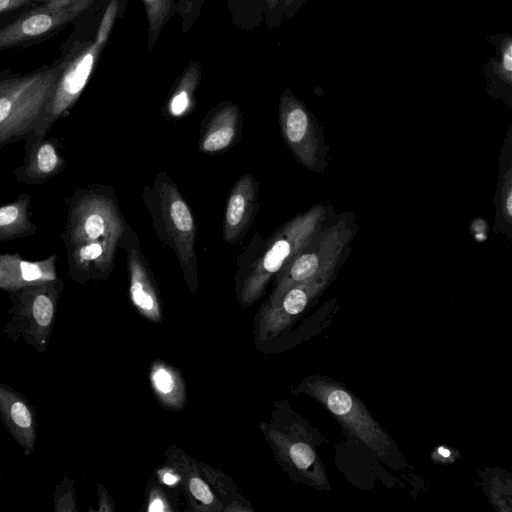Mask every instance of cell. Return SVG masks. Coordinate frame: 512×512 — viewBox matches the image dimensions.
Returning a JSON list of instances; mask_svg holds the SVG:
<instances>
[{
    "mask_svg": "<svg viewBox=\"0 0 512 512\" xmlns=\"http://www.w3.org/2000/svg\"><path fill=\"white\" fill-rule=\"evenodd\" d=\"M75 220L73 260L74 267L81 270L78 282H85L91 276L106 279L127 226L116 202L101 194L87 195Z\"/></svg>",
    "mask_w": 512,
    "mask_h": 512,
    "instance_id": "obj_1",
    "label": "cell"
},
{
    "mask_svg": "<svg viewBox=\"0 0 512 512\" xmlns=\"http://www.w3.org/2000/svg\"><path fill=\"white\" fill-rule=\"evenodd\" d=\"M143 199L150 211L161 241L176 254L190 292L198 288L196 259L197 226L188 204L165 171L152 187H146Z\"/></svg>",
    "mask_w": 512,
    "mask_h": 512,
    "instance_id": "obj_2",
    "label": "cell"
},
{
    "mask_svg": "<svg viewBox=\"0 0 512 512\" xmlns=\"http://www.w3.org/2000/svg\"><path fill=\"white\" fill-rule=\"evenodd\" d=\"M276 462L291 477L316 488H329L327 477L304 426L283 400L275 403L267 421L259 425Z\"/></svg>",
    "mask_w": 512,
    "mask_h": 512,
    "instance_id": "obj_3",
    "label": "cell"
},
{
    "mask_svg": "<svg viewBox=\"0 0 512 512\" xmlns=\"http://www.w3.org/2000/svg\"><path fill=\"white\" fill-rule=\"evenodd\" d=\"M317 219L318 213L310 211L289 221L269 240L250 268L237 276L235 291L242 308L257 302L271 280L309 243Z\"/></svg>",
    "mask_w": 512,
    "mask_h": 512,
    "instance_id": "obj_4",
    "label": "cell"
},
{
    "mask_svg": "<svg viewBox=\"0 0 512 512\" xmlns=\"http://www.w3.org/2000/svg\"><path fill=\"white\" fill-rule=\"evenodd\" d=\"M69 58L63 43L60 55L26 73L5 68L0 71V126L16 121L36 122L54 90Z\"/></svg>",
    "mask_w": 512,
    "mask_h": 512,
    "instance_id": "obj_5",
    "label": "cell"
},
{
    "mask_svg": "<svg viewBox=\"0 0 512 512\" xmlns=\"http://www.w3.org/2000/svg\"><path fill=\"white\" fill-rule=\"evenodd\" d=\"M292 393H303L315 399L382 459L391 454L394 444L390 437L362 402L343 385L325 377L309 376L294 387Z\"/></svg>",
    "mask_w": 512,
    "mask_h": 512,
    "instance_id": "obj_6",
    "label": "cell"
},
{
    "mask_svg": "<svg viewBox=\"0 0 512 512\" xmlns=\"http://www.w3.org/2000/svg\"><path fill=\"white\" fill-rule=\"evenodd\" d=\"M62 285L44 282L23 287L10 294V319L3 333L14 342L23 340L43 353L50 342L55 323L57 301Z\"/></svg>",
    "mask_w": 512,
    "mask_h": 512,
    "instance_id": "obj_7",
    "label": "cell"
},
{
    "mask_svg": "<svg viewBox=\"0 0 512 512\" xmlns=\"http://www.w3.org/2000/svg\"><path fill=\"white\" fill-rule=\"evenodd\" d=\"M93 0H55L39 3L0 27V52L37 45L85 14Z\"/></svg>",
    "mask_w": 512,
    "mask_h": 512,
    "instance_id": "obj_8",
    "label": "cell"
},
{
    "mask_svg": "<svg viewBox=\"0 0 512 512\" xmlns=\"http://www.w3.org/2000/svg\"><path fill=\"white\" fill-rule=\"evenodd\" d=\"M329 268L309 280L292 285L276 301L263 303L253 321L254 343L259 350L267 351L273 341L296 323L326 286L331 275Z\"/></svg>",
    "mask_w": 512,
    "mask_h": 512,
    "instance_id": "obj_9",
    "label": "cell"
},
{
    "mask_svg": "<svg viewBox=\"0 0 512 512\" xmlns=\"http://www.w3.org/2000/svg\"><path fill=\"white\" fill-rule=\"evenodd\" d=\"M104 43L96 36L93 44L86 45L71 34L64 44L69 49L68 61L61 72L54 90L39 119L37 128H48L70 109L80 96L92 73L98 48Z\"/></svg>",
    "mask_w": 512,
    "mask_h": 512,
    "instance_id": "obj_10",
    "label": "cell"
},
{
    "mask_svg": "<svg viewBox=\"0 0 512 512\" xmlns=\"http://www.w3.org/2000/svg\"><path fill=\"white\" fill-rule=\"evenodd\" d=\"M127 250L130 300L137 312L152 322L162 320V306L157 285L139 248L136 234L129 225L123 237Z\"/></svg>",
    "mask_w": 512,
    "mask_h": 512,
    "instance_id": "obj_11",
    "label": "cell"
},
{
    "mask_svg": "<svg viewBox=\"0 0 512 512\" xmlns=\"http://www.w3.org/2000/svg\"><path fill=\"white\" fill-rule=\"evenodd\" d=\"M165 460L180 474L179 490L187 502L189 511L222 512L223 505L204 478L198 460L176 446L166 449Z\"/></svg>",
    "mask_w": 512,
    "mask_h": 512,
    "instance_id": "obj_12",
    "label": "cell"
},
{
    "mask_svg": "<svg viewBox=\"0 0 512 512\" xmlns=\"http://www.w3.org/2000/svg\"><path fill=\"white\" fill-rule=\"evenodd\" d=\"M259 186L251 173H245L235 182L227 200L223 238L235 244L243 238L259 208Z\"/></svg>",
    "mask_w": 512,
    "mask_h": 512,
    "instance_id": "obj_13",
    "label": "cell"
},
{
    "mask_svg": "<svg viewBox=\"0 0 512 512\" xmlns=\"http://www.w3.org/2000/svg\"><path fill=\"white\" fill-rule=\"evenodd\" d=\"M0 419L6 430L23 449L24 455H32L37 437L35 408L22 394L1 382Z\"/></svg>",
    "mask_w": 512,
    "mask_h": 512,
    "instance_id": "obj_14",
    "label": "cell"
},
{
    "mask_svg": "<svg viewBox=\"0 0 512 512\" xmlns=\"http://www.w3.org/2000/svg\"><path fill=\"white\" fill-rule=\"evenodd\" d=\"M280 124L284 140L294 155L304 165H313L316 145L306 110L291 100L285 101L281 107Z\"/></svg>",
    "mask_w": 512,
    "mask_h": 512,
    "instance_id": "obj_15",
    "label": "cell"
},
{
    "mask_svg": "<svg viewBox=\"0 0 512 512\" xmlns=\"http://www.w3.org/2000/svg\"><path fill=\"white\" fill-rule=\"evenodd\" d=\"M150 385L156 400L168 410H182L186 404V387L181 372L169 363L155 359L149 369Z\"/></svg>",
    "mask_w": 512,
    "mask_h": 512,
    "instance_id": "obj_16",
    "label": "cell"
},
{
    "mask_svg": "<svg viewBox=\"0 0 512 512\" xmlns=\"http://www.w3.org/2000/svg\"><path fill=\"white\" fill-rule=\"evenodd\" d=\"M239 114L233 106L220 109L201 129L199 150L218 153L228 149L239 133Z\"/></svg>",
    "mask_w": 512,
    "mask_h": 512,
    "instance_id": "obj_17",
    "label": "cell"
},
{
    "mask_svg": "<svg viewBox=\"0 0 512 512\" xmlns=\"http://www.w3.org/2000/svg\"><path fill=\"white\" fill-rule=\"evenodd\" d=\"M197 463L204 478L222 503V512L254 511L251 503L239 492L233 479L214 467L199 461Z\"/></svg>",
    "mask_w": 512,
    "mask_h": 512,
    "instance_id": "obj_18",
    "label": "cell"
},
{
    "mask_svg": "<svg viewBox=\"0 0 512 512\" xmlns=\"http://www.w3.org/2000/svg\"><path fill=\"white\" fill-rule=\"evenodd\" d=\"M180 490L168 488L152 477L146 488L145 508L147 512H175L179 510Z\"/></svg>",
    "mask_w": 512,
    "mask_h": 512,
    "instance_id": "obj_19",
    "label": "cell"
},
{
    "mask_svg": "<svg viewBox=\"0 0 512 512\" xmlns=\"http://www.w3.org/2000/svg\"><path fill=\"white\" fill-rule=\"evenodd\" d=\"M53 506L54 512H77L74 482L68 475L55 487Z\"/></svg>",
    "mask_w": 512,
    "mask_h": 512,
    "instance_id": "obj_20",
    "label": "cell"
},
{
    "mask_svg": "<svg viewBox=\"0 0 512 512\" xmlns=\"http://www.w3.org/2000/svg\"><path fill=\"white\" fill-rule=\"evenodd\" d=\"M58 162V155L53 145L45 143L38 148L36 154V167L40 173L50 174L54 172Z\"/></svg>",
    "mask_w": 512,
    "mask_h": 512,
    "instance_id": "obj_21",
    "label": "cell"
},
{
    "mask_svg": "<svg viewBox=\"0 0 512 512\" xmlns=\"http://www.w3.org/2000/svg\"><path fill=\"white\" fill-rule=\"evenodd\" d=\"M152 477L168 488L179 490L180 474L178 470L166 460L162 466L156 469Z\"/></svg>",
    "mask_w": 512,
    "mask_h": 512,
    "instance_id": "obj_22",
    "label": "cell"
},
{
    "mask_svg": "<svg viewBox=\"0 0 512 512\" xmlns=\"http://www.w3.org/2000/svg\"><path fill=\"white\" fill-rule=\"evenodd\" d=\"M22 217V210L17 204H10L0 207V234L8 233V227L19 222Z\"/></svg>",
    "mask_w": 512,
    "mask_h": 512,
    "instance_id": "obj_23",
    "label": "cell"
},
{
    "mask_svg": "<svg viewBox=\"0 0 512 512\" xmlns=\"http://www.w3.org/2000/svg\"><path fill=\"white\" fill-rule=\"evenodd\" d=\"M37 4V0H0V15L18 13Z\"/></svg>",
    "mask_w": 512,
    "mask_h": 512,
    "instance_id": "obj_24",
    "label": "cell"
},
{
    "mask_svg": "<svg viewBox=\"0 0 512 512\" xmlns=\"http://www.w3.org/2000/svg\"><path fill=\"white\" fill-rule=\"evenodd\" d=\"M189 98L186 90L177 93L170 103V112L173 116H181L188 108Z\"/></svg>",
    "mask_w": 512,
    "mask_h": 512,
    "instance_id": "obj_25",
    "label": "cell"
},
{
    "mask_svg": "<svg viewBox=\"0 0 512 512\" xmlns=\"http://www.w3.org/2000/svg\"><path fill=\"white\" fill-rule=\"evenodd\" d=\"M500 64V72L510 80L512 72V45L510 40L504 43Z\"/></svg>",
    "mask_w": 512,
    "mask_h": 512,
    "instance_id": "obj_26",
    "label": "cell"
},
{
    "mask_svg": "<svg viewBox=\"0 0 512 512\" xmlns=\"http://www.w3.org/2000/svg\"><path fill=\"white\" fill-rule=\"evenodd\" d=\"M99 500L98 512H114L116 510L108 490L100 483L96 485Z\"/></svg>",
    "mask_w": 512,
    "mask_h": 512,
    "instance_id": "obj_27",
    "label": "cell"
},
{
    "mask_svg": "<svg viewBox=\"0 0 512 512\" xmlns=\"http://www.w3.org/2000/svg\"><path fill=\"white\" fill-rule=\"evenodd\" d=\"M22 12V11H21ZM21 12H18V13H13V14H5V15H0V27L3 26L5 23H7L8 21L12 20L13 18H15L17 15H19Z\"/></svg>",
    "mask_w": 512,
    "mask_h": 512,
    "instance_id": "obj_28",
    "label": "cell"
},
{
    "mask_svg": "<svg viewBox=\"0 0 512 512\" xmlns=\"http://www.w3.org/2000/svg\"><path fill=\"white\" fill-rule=\"evenodd\" d=\"M38 3H45V2H51V1H55V0H37Z\"/></svg>",
    "mask_w": 512,
    "mask_h": 512,
    "instance_id": "obj_29",
    "label": "cell"
},
{
    "mask_svg": "<svg viewBox=\"0 0 512 512\" xmlns=\"http://www.w3.org/2000/svg\"><path fill=\"white\" fill-rule=\"evenodd\" d=\"M145 1H147V2H153V1H156V0H145Z\"/></svg>",
    "mask_w": 512,
    "mask_h": 512,
    "instance_id": "obj_30",
    "label": "cell"
},
{
    "mask_svg": "<svg viewBox=\"0 0 512 512\" xmlns=\"http://www.w3.org/2000/svg\"><path fill=\"white\" fill-rule=\"evenodd\" d=\"M2 479V476L0 475V480Z\"/></svg>",
    "mask_w": 512,
    "mask_h": 512,
    "instance_id": "obj_31",
    "label": "cell"
}]
</instances>
